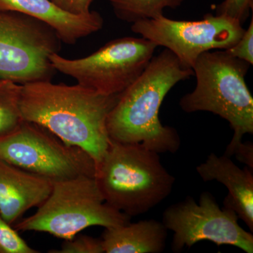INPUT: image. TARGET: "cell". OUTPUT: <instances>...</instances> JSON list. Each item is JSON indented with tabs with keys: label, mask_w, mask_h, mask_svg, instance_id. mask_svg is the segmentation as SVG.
Instances as JSON below:
<instances>
[{
	"label": "cell",
	"mask_w": 253,
	"mask_h": 253,
	"mask_svg": "<svg viewBox=\"0 0 253 253\" xmlns=\"http://www.w3.org/2000/svg\"><path fill=\"white\" fill-rule=\"evenodd\" d=\"M0 159L52 182L96 174V163L86 151L26 121L0 137Z\"/></svg>",
	"instance_id": "obj_8"
},
{
	"label": "cell",
	"mask_w": 253,
	"mask_h": 253,
	"mask_svg": "<svg viewBox=\"0 0 253 253\" xmlns=\"http://www.w3.org/2000/svg\"><path fill=\"white\" fill-rule=\"evenodd\" d=\"M158 46L144 38L113 40L85 57L69 59L51 55L56 71L74 78L80 85L103 95H119L139 78Z\"/></svg>",
	"instance_id": "obj_6"
},
{
	"label": "cell",
	"mask_w": 253,
	"mask_h": 253,
	"mask_svg": "<svg viewBox=\"0 0 253 253\" xmlns=\"http://www.w3.org/2000/svg\"><path fill=\"white\" fill-rule=\"evenodd\" d=\"M0 10L22 13L46 23L61 42L74 44L100 31L104 19L97 11L76 15L65 11L51 0H0Z\"/></svg>",
	"instance_id": "obj_12"
},
{
	"label": "cell",
	"mask_w": 253,
	"mask_h": 253,
	"mask_svg": "<svg viewBox=\"0 0 253 253\" xmlns=\"http://www.w3.org/2000/svg\"><path fill=\"white\" fill-rule=\"evenodd\" d=\"M53 182L0 159V216L14 225L49 196Z\"/></svg>",
	"instance_id": "obj_11"
},
{
	"label": "cell",
	"mask_w": 253,
	"mask_h": 253,
	"mask_svg": "<svg viewBox=\"0 0 253 253\" xmlns=\"http://www.w3.org/2000/svg\"><path fill=\"white\" fill-rule=\"evenodd\" d=\"M234 156L240 162L244 163L248 168L253 169V144L252 142H241L234 150Z\"/></svg>",
	"instance_id": "obj_22"
},
{
	"label": "cell",
	"mask_w": 253,
	"mask_h": 253,
	"mask_svg": "<svg viewBox=\"0 0 253 253\" xmlns=\"http://www.w3.org/2000/svg\"><path fill=\"white\" fill-rule=\"evenodd\" d=\"M131 31L173 53L182 66L192 69L200 56L226 50L244 34L242 25L223 15L206 14L200 21H176L164 15L131 24Z\"/></svg>",
	"instance_id": "obj_10"
},
{
	"label": "cell",
	"mask_w": 253,
	"mask_h": 253,
	"mask_svg": "<svg viewBox=\"0 0 253 253\" xmlns=\"http://www.w3.org/2000/svg\"><path fill=\"white\" fill-rule=\"evenodd\" d=\"M0 216V253H38Z\"/></svg>",
	"instance_id": "obj_17"
},
{
	"label": "cell",
	"mask_w": 253,
	"mask_h": 253,
	"mask_svg": "<svg viewBox=\"0 0 253 253\" xmlns=\"http://www.w3.org/2000/svg\"><path fill=\"white\" fill-rule=\"evenodd\" d=\"M196 171L205 182L217 181L226 186L229 194L224 199V207L235 211L253 233V170L248 167L241 169L225 154L218 156L211 153Z\"/></svg>",
	"instance_id": "obj_13"
},
{
	"label": "cell",
	"mask_w": 253,
	"mask_h": 253,
	"mask_svg": "<svg viewBox=\"0 0 253 253\" xmlns=\"http://www.w3.org/2000/svg\"><path fill=\"white\" fill-rule=\"evenodd\" d=\"M194 75L167 49L154 56L134 83L119 94L107 119L111 140L137 144L158 154H175L181 145L177 131L159 118L163 100L178 83Z\"/></svg>",
	"instance_id": "obj_2"
},
{
	"label": "cell",
	"mask_w": 253,
	"mask_h": 253,
	"mask_svg": "<svg viewBox=\"0 0 253 253\" xmlns=\"http://www.w3.org/2000/svg\"><path fill=\"white\" fill-rule=\"evenodd\" d=\"M251 66L226 50L206 51L192 68L196 87L179 101L184 112L207 111L229 123L234 135L224 153L229 157L245 134H253V98L245 79Z\"/></svg>",
	"instance_id": "obj_4"
},
{
	"label": "cell",
	"mask_w": 253,
	"mask_h": 253,
	"mask_svg": "<svg viewBox=\"0 0 253 253\" xmlns=\"http://www.w3.org/2000/svg\"><path fill=\"white\" fill-rule=\"evenodd\" d=\"M235 211L219 207L211 193L204 191L199 203L191 196L171 205L163 214V224L174 232L171 249L181 253L196 243L209 241L217 246H235L246 253H253V233L239 225Z\"/></svg>",
	"instance_id": "obj_9"
},
{
	"label": "cell",
	"mask_w": 253,
	"mask_h": 253,
	"mask_svg": "<svg viewBox=\"0 0 253 253\" xmlns=\"http://www.w3.org/2000/svg\"><path fill=\"white\" fill-rule=\"evenodd\" d=\"M167 237L162 221L148 219L105 229L101 241L105 253H161Z\"/></svg>",
	"instance_id": "obj_14"
},
{
	"label": "cell",
	"mask_w": 253,
	"mask_h": 253,
	"mask_svg": "<svg viewBox=\"0 0 253 253\" xmlns=\"http://www.w3.org/2000/svg\"><path fill=\"white\" fill-rule=\"evenodd\" d=\"M50 253H104L101 239H95L89 236H75L73 239L64 240L59 250H51Z\"/></svg>",
	"instance_id": "obj_18"
},
{
	"label": "cell",
	"mask_w": 253,
	"mask_h": 253,
	"mask_svg": "<svg viewBox=\"0 0 253 253\" xmlns=\"http://www.w3.org/2000/svg\"><path fill=\"white\" fill-rule=\"evenodd\" d=\"M118 96L78 84L35 82L23 84L20 109L23 121L39 125L65 144L86 151L96 169L111 142L107 119Z\"/></svg>",
	"instance_id": "obj_1"
},
{
	"label": "cell",
	"mask_w": 253,
	"mask_h": 253,
	"mask_svg": "<svg viewBox=\"0 0 253 253\" xmlns=\"http://www.w3.org/2000/svg\"><path fill=\"white\" fill-rule=\"evenodd\" d=\"M226 52L233 57L243 60L253 64V18H251L249 28L234 46L226 49Z\"/></svg>",
	"instance_id": "obj_20"
},
{
	"label": "cell",
	"mask_w": 253,
	"mask_h": 253,
	"mask_svg": "<svg viewBox=\"0 0 253 253\" xmlns=\"http://www.w3.org/2000/svg\"><path fill=\"white\" fill-rule=\"evenodd\" d=\"M61 40L46 23L22 13L0 10V79L23 84L51 81V55Z\"/></svg>",
	"instance_id": "obj_7"
},
{
	"label": "cell",
	"mask_w": 253,
	"mask_h": 253,
	"mask_svg": "<svg viewBox=\"0 0 253 253\" xmlns=\"http://www.w3.org/2000/svg\"><path fill=\"white\" fill-rule=\"evenodd\" d=\"M185 0H109L118 19L133 23L163 15L165 9H176Z\"/></svg>",
	"instance_id": "obj_15"
},
{
	"label": "cell",
	"mask_w": 253,
	"mask_h": 253,
	"mask_svg": "<svg viewBox=\"0 0 253 253\" xmlns=\"http://www.w3.org/2000/svg\"><path fill=\"white\" fill-rule=\"evenodd\" d=\"M131 218L105 202L94 177L80 176L54 181L37 212L13 226L18 231L45 232L69 240L90 226L116 227L130 222Z\"/></svg>",
	"instance_id": "obj_5"
},
{
	"label": "cell",
	"mask_w": 253,
	"mask_h": 253,
	"mask_svg": "<svg viewBox=\"0 0 253 253\" xmlns=\"http://www.w3.org/2000/svg\"><path fill=\"white\" fill-rule=\"evenodd\" d=\"M253 0H224L216 7V15H223L244 24L253 10Z\"/></svg>",
	"instance_id": "obj_19"
},
{
	"label": "cell",
	"mask_w": 253,
	"mask_h": 253,
	"mask_svg": "<svg viewBox=\"0 0 253 253\" xmlns=\"http://www.w3.org/2000/svg\"><path fill=\"white\" fill-rule=\"evenodd\" d=\"M22 85L0 79V137L12 132L22 123L20 109Z\"/></svg>",
	"instance_id": "obj_16"
},
{
	"label": "cell",
	"mask_w": 253,
	"mask_h": 253,
	"mask_svg": "<svg viewBox=\"0 0 253 253\" xmlns=\"http://www.w3.org/2000/svg\"><path fill=\"white\" fill-rule=\"evenodd\" d=\"M159 154L141 144L111 140L94 177L105 202L131 217L163 202L172 192L175 178Z\"/></svg>",
	"instance_id": "obj_3"
},
{
	"label": "cell",
	"mask_w": 253,
	"mask_h": 253,
	"mask_svg": "<svg viewBox=\"0 0 253 253\" xmlns=\"http://www.w3.org/2000/svg\"><path fill=\"white\" fill-rule=\"evenodd\" d=\"M60 8L73 14L83 15L90 12L94 0H51Z\"/></svg>",
	"instance_id": "obj_21"
}]
</instances>
